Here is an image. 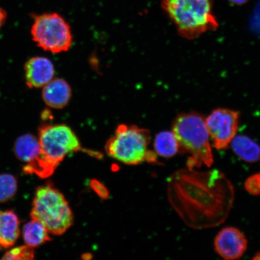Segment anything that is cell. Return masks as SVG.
Instances as JSON below:
<instances>
[{"mask_svg": "<svg viewBox=\"0 0 260 260\" xmlns=\"http://www.w3.org/2000/svg\"><path fill=\"white\" fill-rule=\"evenodd\" d=\"M20 236L18 217L12 210L0 212V250L14 246Z\"/></svg>", "mask_w": 260, "mask_h": 260, "instance_id": "7c38bea8", "label": "cell"}, {"mask_svg": "<svg viewBox=\"0 0 260 260\" xmlns=\"http://www.w3.org/2000/svg\"><path fill=\"white\" fill-rule=\"evenodd\" d=\"M25 80L30 88L44 87L53 79L55 68L53 62L45 57H34L25 64Z\"/></svg>", "mask_w": 260, "mask_h": 260, "instance_id": "30bf717a", "label": "cell"}, {"mask_svg": "<svg viewBox=\"0 0 260 260\" xmlns=\"http://www.w3.org/2000/svg\"><path fill=\"white\" fill-rule=\"evenodd\" d=\"M38 135L42 155L57 168L68 154L82 151L76 133L63 123H44Z\"/></svg>", "mask_w": 260, "mask_h": 260, "instance_id": "52a82bcc", "label": "cell"}, {"mask_svg": "<svg viewBox=\"0 0 260 260\" xmlns=\"http://www.w3.org/2000/svg\"><path fill=\"white\" fill-rule=\"evenodd\" d=\"M229 1L235 5H242L245 4L248 0H229Z\"/></svg>", "mask_w": 260, "mask_h": 260, "instance_id": "7402d4cb", "label": "cell"}, {"mask_svg": "<svg viewBox=\"0 0 260 260\" xmlns=\"http://www.w3.org/2000/svg\"><path fill=\"white\" fill-rule=\"evenodd\" d=\"M245 188L247 192L253 196L260 195V172L251 175L246 179Z\"/></svg>", "mask_w": 260, "mask_h": 260, "instance_id": "d6986e66", "label": "cell"}, {"mask_svg": "<svg viewBox=\"0 0 260 260\" xmlns=\"http://www.w3.org/2000/svg\"><path fill=\"white\" fill-rule=\"evenodd\" d=\"M32 40L38 46L52 53H60L70 50L73 35L69 23L57 13H45L32 15Z\"/></svg>", "mask_w": 260, "mask_h": 260, "instance_id": "8992f818", "label": "cell"}, {"mask_svg": "<svg viewBox=\"0 0 260 260\" xmlns=\"http://www.w3.org/2000/svg\"><path fill=\"white\" fill-rule=\"evenodd\" d=\"M240 114L226 109H217L206 119L210 137L214 147L225 150L232 144L238 132Z\"/></svg>", "mask_w": 260, "mask_h": 260, "instance_id": "ba28073f", "label": "cell"}, {"mask_svg": "<svg viewBox=\"0 0 260 260\" xmlns=\"http://www.w3.org/2000/svg\"><path fill=\"white\" fill-rule=\"evenodd\" d=\"M14 151L19 160L30 164L40 157L41 149L39 140L31 134L24 135L19 137L15 143Z\"/></svg>", "mask_w": 260, "mask_h": 260, "instance_id": "4fadbf2b", "label": "cell"}, {"mask_svg": "<svg viewBox=\"0 0 260 260\" xmlns=\"http://www.w3.org/2000/svg\"><path fill=\"white\" fill-rule=\"evenodd\" d=\"M248 242L243 233L234 227L223 228L214 240V249L223 259H240L248 249Z\"/></svg>", "mask_w": 260, "mask_h": 260, "instance_id": "9c48e42d", "label": "cell"}, {"mask_svg": "<svg viewBox=\"0 0 260 260\" xmlns=\"http://www.w3.org/2000/svg\"><path fill=\"white\" fill-rule=\"evenodd\" d=\"M233 185L220 171L180 170L168 181V198L188 227L203 230L225 222L235 201Z\"/></svg>", "mask_w": 260, "mask_h": 260, "instance_id": "6da1fadb", "label": "cell"}, {"mask_svg": "<svg viewBox=\"0 0 260 260\" xmlns=\"http://www.w3.org/2000/svg\"><path fill=\"white\" fill-rule=\"evenodd\" d=\"M35 257L34 248L27 245L16 247L6 252L3 259L31 260Z\"/></svg>", "mask_w": 260, "mask_h": 260, "instance_id": "ac0fdd59", "label": "cell"}, {"mask_svg": "<svg viewBox=\"0 0 260 260\" xmlns=\"http://www.w3.org/2000/svg\"><path fill=\"white\" fill-rule=\"evenodd\" d=\"M17 188V181L14 175L0 174V203L8 202L14 198Z\"/></svg>", "mask_w": 260, "mask_h": 260, "instance_id": "e0dca14e", "label": "cell"}, {"mask_svg": "<svg viewBox=\"0 0 260 260\" xmlns=\"http://www.w3.org/2000/svg\"><path fill=\"white\" fill-rule=\"evenodd\" d=\"M151 135L149 130L136 125L121 124L107 141V154L123 164L136 165L146 161L157 162V154L148 150Z\"/></svg>", "mask_w": 260, "mask_h": 260, "instance_id": "5b68a950", "label": "cell"}, {"mask_svg": "<svg viewBox=\"0 0 260 260\" xmlns=\"http://www.w3.org/2000/svg\"><path fill=\"white\" fill-rule=\"evenodd\" d=\"M90 186L93 190L103 199H107L109 197V192L107 188L100 181L93 180L90 182Z\"/></svg>", "mask_w": 260, "mask_h": 260, "instance_id": "ffe728a7", "label": "cell"}, {"mask_svg": "<svg viewBox=\"0 0 260 260\" xmlns=\"http://www.w3.org/2000/svg\"><path fill=\"white\" fill-rule=\"evenodd\" d=\"M180 151L190 154L187 168H200L203 165L210 168L214 162L210 135L206 119L197 113L182 114L172 126Z\"/></svg>", "mask_w": 260, "mask_h": 260, "instance_id": "7a4b0ae2", "label": "cell"}, {"mask_svg": "<svg viewBox=\"0 0 260 260\" xmlns=\"http://www.w3.org/2000/svg\"><path fill=\"white\" fill-rule=\"evenodd\" d=\"M253 259L260 260V251L256 253L254 256H253Z\"/></svg>", "mask_w": 260, "mask_h": 260, "instance_id": "603a6c76", "label": "cell"}, {"mask_svg": "<svg viewBox=\"0 0 260 260\" xmlns=\"http://www.w3.org/2000/svg\"><path fill=\"white\" fill-rule=\"evenodd\" d=\"M231 145L234 152L243 161L254 164L260 160V146L248 136H236Z\"/></svg>", "mask_w": 260, "mask_h": 260, "instance_id": "5bb4252c", "label": "cell"}, {"mask_svg": "<svg viewBox=\"0 0 260 260\" xmlns=\"http://www.w3.org/2000/svg\"><path fill=\"white\" fill-rule=\"evenodd\" d=\"M154 147L155 153L165 158L173 157L180 151L177 140L172 132H161L156 135Z\"/></svg>", "mask_w": 260, "mask_h": 260, "instance_id": "2e32d148", "label": "cell"}, {"mask_svg": "<svg viewBox=\"0 0 260 260\" xmlns=\"http://www.w3.org/2000/svg\"><path fill=\"white\" fill-rule=\"evenodd\" d=\"M22 236L25 245L34 248L51 240L50 233L44 225L38 221L32 219L30 222L25 224L22 229Z\"/></svg>", "mask_w": 260, "mask_h": 260, "instance_id": "9a60e30c", "label": "cell"}, {"mask_svg": "<svg viewBox=\"0 0 260 260\" xmlns=\"http://www.w3.org/2000/svg\"><path fill=\"white\" fill-rule=\"evenodd\" d=\"M161 6L176 26L178 34L187 40H193L219 27L211 0H162Z\"/></svg>", "mask_w": 260, "mask_h": 260, "instance_id": "3957f363", "label": "cell"}, {"mask_svg": "<svg viewBox=\"0 0 260 260\" xmlns=\"http://www.w3.org/2000/svg\"><path fill=\"white\" fill-rule=\"evenodd\" d=\"M7 13H6L5 10L0 8V29L5 24L6 19H7Z\"/></svg>", "mask_w": 260, "mask_h": 260, "instance_id": "44dd1931", "label": "cell"}, {"mask_svg": "<svg viewBox=\"0 0 260 260\" xmlns=\"http://www.w3.org/2000/svg\"><path fill=\"white\" fill-rule=\"evenodd\" d=\"M72 97V89L67 81L53 79L43 87L42 99L52 109H61L69 104Z\"/></svg>", "mask_w": 260, "mask_h": 260, "instance_id": "8fae6325", "label": "cell"}, {"mask_svg": "<svg viewBox=\"0 0 260 260\" xmlns=\"http://www.w3.org/2000/svg\"><path fill=\"white\" fill-rule=\"evenodd\" d=\"M30 216L54 236L63 235L74 223L72 210L63 194L51 184L36 190Z\"/></svg>", "mask_w": 260, "mask_h": 260, "instance_id": "277c9868", "label": "cell"}]
</instances>
